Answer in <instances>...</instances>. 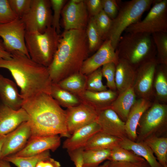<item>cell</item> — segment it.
<instances>
[{
  "instance_id": "6da1fadb",
  "label": "cell",
  "mask_w": 167,
  "mask_h": 167,
  "mask_svg": "<svg viewBox=\"0 0 167 167\" xmlns=\"http://www.w3.org/2000/svg\"><path fill=\"white\" fill-rule=\"evenodd\" d=\"M22 108L28 113L31 134L30 138L59 135L69 137L66 111L50 94L41 93L24 100Z\"/></svg>"
},
{
  "instance_id": "7a4b0ae2",
  "label": "cell",
  "mask_w": 167,
  "mask_h": 167,
  "mask_svg": "<svg viewBox=\"0 0 167 167\" xmlns=\"http://www.w3.org/2000/svg\"><path fill=\"white\" fill-rule=\"evenodd\" d=\"M86 30H65L60 35L57 49L48 67L53 83L79 72L89 51Z\"/></svg>"
},
{
  "instance_id": "3957f363",
  "label": "cell",
  "mask_w": 167,
  "mask_h": 167,
  "mask_svg": "<svg viewBox=\"0 0 167 167\" xmlns=\"http://www.w3.org/2000/svg\"><path fill=\"white\" fill-rule=\"evenodd\" d=\"M11 54L9 59H0V68L10 72L24 100L41 93L50 94L52 82L48 67L19 51Z\"/></svg>"
},
{
  "instance_id": "277c9868",
  "label": "cell",
  "mask_w": 167,
  "mask_h": 167,
  "mask_svg": "<svg viewBox=\"0 0 167 167\" xmlns=\"http://www.w3.org/2000/svg\"><path fill=\"white\" fill-rule=\"evenodd\" d=\"M115 52L118 59L126 60L135 69L156 54L152 35L141 32H125L121 36Z\"/></svg>"
},
{
  "instance_id": "5b68a950",
  "label": "cell",
  "mask_w": 167,
  "mask_h": 167,
  "mask_svg": "<svg viewBox=\"0 0 167 167\" xmlns=\"http://www.w3.org/2000/svg\"><path fill=\"white\" fill-rule=\"evenodd\" d=\"M60 35L52 26L42 33L26 32L25 42L30 58L48 67L57 49Z\"/></svg>"
},
{
  "instance_id": "8992f818",
  "label": "cell",
  "mask_w": 167,
  "mask_h": 167,
  "mask_svg": "<svg viewBox=\"0 0 167 167\" xmlns=\"http://www.w3.org/2000/svg\"><path fill=\"white\" fill-rule=\"evenodd\" d=\"M155 1L132 0L122 2L117 16L112 20L107 37L115 50L123 32L130 26L140 21L143 14Z\"/></svg>"
},
{
  "instance_id": "52a82bcc",
  "label": "cell",
  "mask_w": 167,
  "mask_h": 167,
  "mask_svg": "<svg viewBox=\"0 0 167 167\" xmlns=\"http://www.w3.org/2000/svg\"><path fill=\"white\" fill-rule=\"evenodd\" d=\"M136 141H143L151 136H165L167 131V105L158 102L152 104L143 114L138 125Z\"/></svg>"
},
{
  "instance_id": "ba28073f",
  "label": "cell",
  "mask_w": 167,
  "mask_h": 167,
  "mask_svg": "<svg viewBox=\"0 0 167 167\" xmlns=\"http://www.w3.org/2000/svg\"><path fill=\"white\" fill-rule=\"evenodd\" d=\"M125 32L151 35L156 32H167V0H155L144 18L130 26Z\"/></svg>"
},
{
  "instance_id": "9c48e42d",
  "label": "cell",
  "mask_w": 167,
  "mask_h": 167,
  "mask_svg": "<svg viewBox=\"0 0 167 167\" xmlns=\"http://www.w3.org/2000/svg\"><path fill=\"white\" fill-rule=\"evenodd\" d=\"M52 19L50 0H32L28 11L21 19L26 32L42 33L52 26Z\"/></svg>"
},
{
  "instance_id": "30bf717a",
  "label": "cell",
  "mask_w": 167,
  "mask_h": 167,
  "mask_svg": "<svg viewBox=\"0 0 167 167\" xmlns=\"http://www.w3.org/2000/svg\"><path fill=\"white\" fill-rule=\"evenodd\" d=\"M25 24L18 18L9 22L0 24V37L6 50L11 54L19 51L30 58L26 47Z\"/></svg>"
},
{
  "instance_id": "8fae6325",
  "label": "cell",
  "mask_w": 167,
  "mask_h": 167,
  "mask_svg": "<svg viewBox=\"0 0 167 167\" xmlns=\"http://www.w3.org/2000/svg\"><path fill=\"white\" fill-rule=\"evenodd\" d=\"M66 113V128L70 136L80 128L96 121L98 110L92 105L82 101L78 105L67 108Z\"/></svg>"
},
{
  "instance_id": "7c38bea8",
  "label": "cell",
  "mask_w": 167,
  "mask_h": 167,
  "mask_svg": "<svg viewBox=\"0 0 167 167\" xmlns=\"http://www.w3.org/2000/svg\"><path fill=\"white\" fill-rule=\"evenodd\" d=\"M61 14L65 30H86L88 14L84 0H70L64 6Z\"/></svg>"
},
{
  "instance_id": "4fadbf2b",
  "label": "cell",
  "mask_w": 167,
  "mask_h": 167,
  "mask_svg": "<svg viewBox=\"0 0 167 167\" xmlns=\"http://www.w3.org/2000/svg\"><path fill=\"white\" fill-rule=\"evenodd\" d=\"M158 64L155 58L144 62L136 68L133 87L136 95L140 98L149 100L152 96Z\"/></svg>"
},
{
  "instance_id": "5bb4252c",
  "label": "cell",
  "mask_w": 167,
  "mask_h": 167,
  "mask_svg": "<svg viewBox=\"0 0 167 167\" xmlns=\"http://www.w3.org/2000/svg\"><path fill=\"white\" fill-rule=\"evenodd\" d=\"M118 60L115 50L107 39L95 53L84 61L79 72L86 76L108 63L113 62L116 64Z\"/></svg>"
},
{
  "instance_id": "9a60e30c",
  "label": "cell",
  "mask_w": 167,
  "mask_h": 167,
  "mask_svg": "<svg viewBox=\"0 0 167 167\" xmlns=\"http://www.w3.org/2000/svg\"><path fill=\"white\" fill-rule=\"evenodd\" d=\"M31 134L30 126L28 121L23 122L14 130L6 135L0 160L21 150L27 143Z\"/></svg>"
},
{
  "instance_id": "2e32d148",
  "label": "cell",
  "mask_w": 167,
  "mask_h": 167,
  "mask_svg": "<svg viewBox=\"0 0 167 167\" xmlns=\"http://www.w3.org/2000/svg\"><path fill=\"white\" fill-rule=\"evenodd\" d=\"M96 122L102 132L121 139L127 137L125 122L110 108L98 110Z\"/></svg>"
},
{
  "instance_id": "e0dca14e",
  "label": "cell",
  "mask_w": 167,
  "mask_h": 167,
  "mask_svg": "<svg viewBox=\"0 0 167 167\" xmlns=\"http://www.w3.org/2000/svg\"><path fill=\"white\" fill-rule=\"evenodd\" d=\"M60 138L58 135L30 138L25 146L13 155L28 156L49 150L54 151L60 145Z\"/></svg>"
},
{
  "instance_id": "ac0fdd59",
  "label": "cell",
  "mask_w": 167,
  "mask_h": 167,
  "mask_svg": "<svg viewBox=\"0 0 167 167\" xmlns=\"http://www.w3.org/2000/svg\"><path fill=\"white\" fill-rule=\"evenodd\" d=\"M29 120L28 113L22 108L15 110L0 101V135H6Z\"/></svg>"
},
{
  "instance_id": "d6986e66",
  "label": "cell",
  "mask_w": 167,
  "mask_h": 167,
  "mask_svg": "<svg viewBox=\"0 0 167 167\" xmlns=\"http://www.w3.org/2000/svg\"><path fill=\"white\" fill-rule=\"evenodd\" d=\"M149 100L140 98L136 100L128 115L125 122L127 138L131 140H137V129L139 121L144 112L152 105Z\"/></svg>"
},
{
  "instance_id": "ffe728a7",
  "label": "cell",
  "mask_w": 167,
  "mask_h": 167,
  "mask_svg": "<svg viewBox=\"0 0 167 167\" xmlns=\"http://www.w3.org/2000/svg\"><path fill=\"white\" fill-rule=\"evenodd\" d=\"M101 131V128L95 121L82 127L75 131L66 139L63 148L67 152L84 148L91 137Z\"/></svg>"
},
{
  "instance_id": "44dd1931",
  "label": "cell",
  "mask_w": 167,
  "mask_h": 167,
  "mask_svg": "<svg viewBox=\"0 0 167 167\" xmlns=\"http://www.w3.org/2000/svg\"><path fill=\"white\" fill-rule=\"evenodd\" d=\"M17 85L12 80L0 75V101L15 110L22 108L24 101Z\"/></svg>"
},
{
  "instance_id": "7402d4cb",
  "label": "cell",
  "mask_w": 167,
  "mask_h": 167,
  "mask_svg": "<svg viewBox=\"0 0 167 167\" xmlns=\"http://www.w3.org/2000/svg\"><path fill=\"white\" fill-rule=\"evenodd\" d=\"M136 76V69L128 62L118 59L116 64L115 82L118 94L133 86Z\"/></svg>"
},
{
  "instance_id": "603a6c76",
  "label": "cell",
  "mask_w": 167,
  "mask_h": 167,
  "mask_svg": "<svg viewBox=\"0 0 167 167\" xmlns=\"http://www.w3.org/2000/svg\"><path fill=\"white\" fill-rule=\"evenodd\" d=\"M118 95L117 91L107 90L101 92L85 90L79 97L95 107L98 111L109 108Z\"/></svg>"
},
{
  "instance_id": "cb8c5ba5",
  "label": "cell",
  "mask_w": 167,
  "mask_h": 167,
  "mask_svg": "<svg viewBox=\"0 0 167 167\" xmlns=\"http://www.w3.org/2000/svg\"><path fill=\"white\" fill-rule=\"evenodd\" d=\"M119 146L143 158L150 167H163L157 160L150 147L144 141H134L125 137L121 139Z\"/></svg>"
},
{
  "instance_id": "d4e9b609",
  "label": "cell",
  "mask_w": 167,
  "mask_h": 167,
  "mask_svg": "<svg viewBox=\"0 0 167 167\" xmlns=\"http://www.w3.org/2000/svg\"><path fill=\"white\" fill-rule=\"evenodd\" d=\"M136 101V94L132 86L118 94L109 108L125 122L130 109Z\"/></svg>"
},
{
  "instance_id": "484cf974",
  "label": "cell",
  "mask_w": 167,
  "mask_h": 167,
  "mask_svg": "<svg viewBox=\"0 0 167 167\" xmlns=\"http://www.w3.org/2000/svg\"><path fill=\"white\" fill-rule=\"evenodd\" d=\"M121 139L100 131L91 137L84 147V150L111 149L119 145Z\"/></svg>"
},
{
  "instance_id": "4316f807",
  "label": "cell",
  "mask_w": 167,
  "mask_h": 167,
  "mask_svg": "<svg viewBox=\"0 0 167 167\" xmlns=\"http://www.w3.org/2000/svg\"><path fill=\"white\" fill-rule=\"evenodd\" d=\"M50 95L60 106L67 108L78 105L82 101L78 96L61 88L57 83H52Z\"/></svg>"
},
{
  "instance_id": "83f0119b",
  "label": "cell",
  "mask_w": 167,
  "mask_h": 167,
  "mask_svg": "<svg viewBox=\"0 0 167 167\" xmlns=\"http://www.w3.org/2000/svg\"><path fill=\"white\" fill-rule=\"evenodd\" d=\"M150 147L160 164L167 165V137L151 136L144 141Z\"/></svg>"
},
{
  "instance_id": "f1b7e54d",
  "label": "cell",
  "mask_w": 167,
  "mask_h": 167,
  "mask_svg": "<svg viewBox=\"0 0 167 167\" xmlns=\"http://www.w3.org/2000/svg\"><path fill=\"white\" fill-rule=\"evenodd\" d=\"M86 76L79 72L73 74L57 84L61 88L79 96L85 90Z\"/></svg>"
},
{
  "instance_id": "f546056e",
  "label": "cell",
  "mask_w": 167,
  "mask_h": 167,
  "mask_svg": "<svg viewBox=\"0 0 167 167\" xmlns=\"http://www.w3.org/2000/svg\"><path fill=\"white\" fill-rule=\"evenodd\" d=\"M167 65H158L155 76L154 88L158 99L162 102L167 100Z\"/></svg>"
},
{
  "instance_id": "4dcf8cb0",
  "label": "cell",
  "mask_w": 167,
  "mask_h": 167,
  "mask_svg": "<svg viewBox=\"0 0 167 167\" xmlns=\"http://www.w3.org/2000/svg\"><path fill=\"white\" fill-rule=\"evenodd\" d=\"M111 149L84 150L82 153L83 167H95L108 160Z\"/></svg>"
},
{
  "instance_id": "1f68e13d",
  "label": "cell",
  "mask_w": 167,
  "mask_h": 167,
  "mask_svg": "<svg viewBox=\"0 0 167 167\" xmlns=\"http://www.w3.org/2000/svg\"><path fill=\"white\" fill-rule=\"evenodd\" d=\"M50 157L49 151H47L36 155L28 156H19L12 155L2 159L12 163L17 167H35L38 162Z\"/></svg>"
},
{
  "instance_id": "d6a6232c",
  "label": "cell",
  "mask_w": 167,
  "mask_h": 167,
  "mask_svg": "<svg viewBox=\"0 0 167 167\" xmlns=\"http://www.w3.org/2000/svg\"><path fill=\"white\" fill-rule=\"evenodd\" d=\"M108 160L110 161L139 162L145 160L132 152L123 148L119 145L111 149Z\"/></svg>"
},
{
  "instance_id": "836d02e7",
  "label": "cell",
  "mask_w": 167,
  "mask_h": 167,
  "mask_svg": "<svg viewBox=\"0 0 167 167\" xmlns=\"http://www.w3.org/2000/svg\"><path fill=\"white\" fill-rule=\"evenodd\" d=\"M89 50L92 52L97 50L104 41L96 26L92 17L88 20L86 29Z\"/></svg>"
},
{
  "instance_id": "e575fe53",
  "label": "cell",
  "mask_w": 167,
  "mask_h": 167,
  "mask_svg": "<svg viewBox=\"0 0 167 167\" xmlns=\"http://www.w3.org/2000/svg\"><path fill=\"white\" fill-rule=\"evenodd\" d=\"M152 35L156 47L158 64L167 65V32H156Z\"/></svg>"
},
{
  "instance_id": "d590c367",
  "label": "cell",
  "mask_w": 167,
  "mask_h": 167,
  "mask_svg": "<svg viewBox=\"0 0 167 167\" xmlns=\"http://www.w3.org/2000/svg\"><path fill=\"white\" fill-rule=\"evenodd\" d=\"M103 75L100 67L86 76L85 90L101 92L107 90L102 81Z\"/></svg>"
},
{
  "instance_id": "8d00e7d4",
  "label": "cell",
  "mask_w": 167,
  "mask_h": 167,
  "mask_svg": "<svg viewBox=\"0 0 167 167\" xmlns=\"http://www.w3.org/2000/svg\"><path fill=\"white\" fill-rule=\"evenodd\" d=\"M92 17L102 38L104 41L107 39L111 27L112 20L103 10L97 15Z\"/></svg>"
},
{
  "instance_id": "74e56055",
  "label": "cell",
  "mask_w": 167,
  "mask_h": 167,
  "mask_svg": "<svg viewBox=\"0 0 167 167\" xmlns=\"http://www.w3.org/2000/svg\"><path fill=\"white\" fill-rule=\"evenodd\" d=\"M116 64L111 62L105 64L101 68L103 76L106 80V86L109 89L116 91L115 82Z\"/></svg>"
},
{
  "instance_id": "f35d334b",
  "label": "cell",
  "mask_w": 167,
  "mask_h": 167,
  "mask_svg": "<svg viewBox=\"0 0 167 167\" xmlns=\"http://www.w3.org/2000/svg\"><path fill=\"white\" fill-rule=\"evenodd\" d=\"M51 8L53 11L52 15V27L56 30L59 34L60 32V19L62 9L65 5L66 0H50Z\"/></svg>"
},
{
  "instance_id": "ab89813d",
  "label": "cell",
  "mask_w": 167,
  "mask_h": 167,
  "mask_svg": "<svg viewBox=\"0 0 167 167\" xmlns=\"http://www.w3.org/2000/svg\"><path fill=\"white\" fill-rule=\"evenodd\" d=\"M8 0L12 10L20 19L28 11L32 1V0Z\"/></svg>"
},
{
  "instance_id": "60d3db41",
  "label": "cell",
  "mask_w": 167,
  "mask_h": 167,
  "mask_svg": "<svg viewBox=\"0 0 167 167\" xmlns=\"http://www.w3.org/2000/svg\"><path fill=\"white\" fill-rule=\"evenodd\" d=\"M11 8L8 0H0V24L9 22L18 18Z\"/></svg>"
},
{
  "instance_id": "b9f144b4",
  "label": "cell",
  "mask_w": 167,
  "mask_h": 167,
  "mask_svg": "<svg viewBox=\"0 0 167 167\" xmlns=\"http://www.w3.org/2000/svg\"><path fill=\"white\" fill-rule=\"evenodd\" d=\"M102 10L112 20L117 16L120 5L121 0H102Z\"/></svg>"
},
{
  "instance_id": "7bdbcfd3",
  "label": "cell",
  "mask_w": 167,
  "mask_h": 167,
  "mask_svg": "<svg viewBox=\"0 0 167 167\" xmlns=\"http://www.w3.org/2000/svg\"><path fill=\"white\" fill-rule=\"evenodd\" d=\"M84 2L91 17L95 16L102 10V0H86Z\"/></svg>"
},
{
  "instance_id": "ee69618b",
  "label": "cell",
  "mask_w": 167,
  "mask_h": 167,
  "mask_svg": "<svg viewBox=\"0 0 167 167\" xmlns=\"http://www.w3.org/2000/svg\"><path fill=\"white\" fill-rule=\"evenodd\" d=\"M109 167H150L145 161L139 162L110 161Z\"/></svg>"
},
{
  "instance_id": "f6af8a7d",
  "label": "cell",
  "mask_w": 167,
  "mask_h": 167,
  "mask_svg": "<svg viewBox=\"0 0 167 167\" xmlns=\"http://www.w3.org/2000/svg\"><path fill=\"white\" fill-rule=\"evenodd\" d=\"M84 150V148H81L68 152L70 158L73 162L75 167H83L82 153Z\"/></svg>"
},
{
  "instance_id": "bcb514c9",
  "label": "cell",
  "mask_w": 167,
  "mask_h": 167,
  "mask_svg": "<svg viewBox=\"0 0 167 167\" xmlns=\"http://www.w3.org/2000/svg\"><path fill=\"white\" fill-rule=\"evenodd\" d=\"M60 163L50 157L42 160L38 162L35 167H60Z\"/></svg>"
},
{
  "instance_id": "7dc6e473",
  "label": "cell",
  "mask_w": 167,
  "mask_h": 167,
  "mask_svg": "<svg viewBox=\"0 0 167 167\" xmlns=\"http://www.w3.org/2000/svg\"><path fill=\"white\" fill-rule=\"evenodd\" d=\"M11 56V54L6 49L3 41L0 37V59H8Z\"/></svg>"
},
{
  "instance_id": "c3c4849f",
  "label": "cell",
  "mask_w": 167,
  "mask_h": 167,
  "mask_svg": "<svg viewBox=\"0 0 167 167\" xmlns=\"http://www.w3.org/2000/svg\"><path fill=\"white\" fill-rule=\"evenodd\" d=\"M0 167H11V166L10 162L3 159H1L0 160Z\"/></svg>"
},
{
  "instance_id": "681fc988",
  "label": "cell",
  "mask_w": 167,
  "mask_h": 167,
  "mask_svg": "<svg viewBox=\"0 0 167 167\" xmlns=\"http://www.w3.org/2000/svg\"><path fill=\"white\" fill-rule=\"evenodd\" d=\"M6 135H0V160L2 147Z\"/></svg>"
},
{
  "instance_id": "f907efd6",
  "label": "cell",
  "mask_w": 167,
  "mask_h": 167,
  "mask_svg": "<svg viewBox=\"0 0 167 167\" xmlns=\"http://www.w3.org/2000/svg\"><path fill=\"white\" fill-rule=\"evenodd\" d=\"M110 161L107 160L103 164L95 167H109Z\"/></svg>"
},
{
  "instance_id": "816d5d0a",
  "label": "cell",
  "mask_w": 167,
  "mask_h": 167,
  "mask_svg": "<svg viewBox=\"0 0 167 167\" xmlns=\"http://www.w3.org/2000/svg\"><path fill=\"white\" fill-rule=\"evenodd\" d=\"M164 167H167V165H165Z\"/></svg>"
},
{
  "instance_id": "f5cc1de1",
  "label": "cell",
  "mask_w": 167,
  "mask_h": 167,
  "mask_svg": "<svg viewBox=\"0 0 167 167\" xmlns=\"http://www.w3.org/2000/svg\"><path fill=\"white\" fill-rule=\"evenodd\" d=\"M0 75H1V74H0Z\"/></svg>"
}]
</instances>
